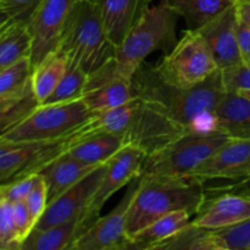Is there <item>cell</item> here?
I'll return each instance as SVG.
<instances>
[{
    "label": "cell",
    "mask_w": 250,
    "mask_h": 250,
    "mask_svg": "<svg viewBox=\"0 0 250 250\" xmlns=\"http://www.w3.org/2000/svg\"><path fill=\"white\" fill-rule=\"evenodd\" d=\"M132 88L136 97L167 115L186 131L217 129L215 111L226 93L221 70L199 84L181 87L166 81L156 66L142 63L132 76Z\"/></svg>",
    "instance_id": "obj_1"
},
{
    "label": "cell",
    "mask_w": 250,
    "mask_h": 250,
    "mask_svg": "<svg viewBox=\"0 0 250 250\" xmlns=\"http://www.w3.org/2000/svg\"><path fill=\"white\" fill-rule=\"evenodd\" d=\"M84 126L89 133L117 134L126 146H136L146 155L160 150L187 132L171 117L138 97L116 109L95 114Z\"/></svg>",
    "instance_id": "obj_2"
},
{
    "label": "cell",
    "mask_w": 250,
    "mask_h": 250,
    "mask_svg": "<svg viewBox=\"0 0 250 250\" xmlns=\"http://www.w3.org/2000/svg\"><path fill=\"white\" fill-rule=\"evenodd\" d=\"M204 203V185L199 180L141 176L126 215V237L132 238L141 229L170 212L186 210L194 216Z\"/></svg>",
    "instance_id": "obj_3"
},
{
    "label": "cell",
    "mask_w": 250,
    "mask_h": 250,
    "mask_svg": "<svg viewBox=\"0 0 250 250\" xmlns=\"http://www.w3.org/2000/svg\"><path fill=\"white\" fill-rule=\"evenodd\" d=\"M55 50L70 65L87 75L116 56V46L107 39L94 0H78L71 11Z\"/></svg>",
    "instance_id": "obj_4"
},
{
    "label": "cell",
    "mask_w": 250,
    "mask_h": 250,
    "mask_svg": "<svg viewBox=\"0 0 250 250\" xmlns=\"http://www.w3.org/2000/svg\"><path fill=\"white\" fill-rule=\"evenodd\" d=\"M178 14L161 0L159 5L149 7L136 26L129 31L121 45L116 48L119 70L132 80L146 56L156 50L170 53L176 45V26Z\"/></svg>",
    "instance_id": "obj_5"
},
{
    "label": "cell",
    "mask_w": 250,
    "mask_h": 250,
    "mask_svg": "<svg viewBox=\"0 0 250 250\" xmlns=\"http://www.w3.org/2000/svg\"><path fill=\"white\" fill-rule=\"evenodd\" d=\"M229 141L231 138L220 129L187 131L160 150L146 155L139 176L190 177L202 164Z\"/></svg>",
    "instance_id": "obj_6"
},
{
    "label": "cell",
    "mask_w": 250,
    "mask_h": 250,
    "mask_svg": "<svg viewBox=\"0 0 250 250\" xmlns=\"http://www.w3.org/2000/svg\"><path fill=\"white\" fill-rule=\"evenodd\" d=\"M93 116L83 99L37 105L23 119L0 132V138L11 142L55 141L73 134Z\"/></svg>",
    "instance_id": "obj_7"
},
{
    "label": "cell",
    "mask_w": 250,
    "mask_h": 250,
    "mask_svg": "<svg viewBox=\"0 0 250 250\" xmlns=\"http://www.w3.org/2000/svg\"><path fill=\"white\" fill-rule=\"evenodd\" d=\"M156 70L173 84L193 87L207 81L220 68L202 34L187 29Z\"/></svg>",
    "instance_id": "obj_8"
},
{
    "label": "cell",
    "mask_w": 250,
    "mask_h": 250,
    "mask_svg": "<svg viewBox=\"0 0 250 250\" xmlns=\"http://www.w3.org/2000/svg\"><path fill=\"white\" fill-rule=\"evenodd\" d=\"M82 134V127L71 136L45 142H11L0 138V185L39 173L65 153Z\"/></svg>",
    "instance_id": "obj_9"
},
{
    "label": "cell",
    "mask_w": 250,
    "mask_h": 250,
    "mask_svg": "<svg viewBox=\"0 0 250 250\" xmlns=\"http://www.w3.org/2000/svg\"><path fill=\"white\" fill-rule=\"evenodd\" d=\"M78 0H43L27 22L33 68L55 51L63 26Z\"/></svg>",
    "instance_id": "obj_10"
},
{
    "label": "cell",
    "mask_w": 250,
    "mask_h": 250,
    "mask_svg": "<svg viewBox=\"0 0 250 250\" xmlns=\"http://www.w3.org/2000/svg\"><path fill=\"white\" fill-rule=\"evenodd\" d=\"M146 158V154L141 149L132 146H125L105 164L106 170L104 176L84 209V215L90 224L93 225L99 219L100 211L105 203L117 190L139 176Z\"/></svg>",
    "instance_id": "obj_11"
},
{
    "label": "cell",
    "mask_w": 250,
    "mask_h": 250,
    "mask_svg": "<svg viewBox=\"0 0 250 250\" xmlns=\"http://www.w3.org/2000/svg\"><path fill=\"white\" fill-rule=\"evenodd\" d=\"M134 97L132 80L120 72L116 59H112L88 75L82 99L95 115L116 109Z\"/></svg>",
    "instance_id": "obj_12"
},
{
    "label": "cell",
    "mask_w": 250,
    "mask_h": 250,
    "mask_svg": "<svg viewBox=\"0 0 250 250\" xmlns=\"http://www.w3.org/2000/svg\"><path fill=\"white\" fill-rule=\"evenodd\" d=\"M141 182V176L128 183L126 194L114 210L99 217L89 229L75 239L67 250H107L126 237V215L133 195Z\"/></svg>",
    "instance_id": "obj_13"
},
{
    "label": "cell",
    "mask_w": 250,
    "mask_h": 250,
    "mask_svg": "<svg viewBox=\"0 0 250 250\" xmlns=\"http://www.w3.org/2000/svg\"><path fill=\"white\" fill-rule=\"evenodd\" d=\"M250 175V139H231L190 177L200 182L236 181Z\"/></svg>",
    "instance_id": "obj_14"
},
{
    "label": "cell",
    "mask_w": 250,
    "mask_h": 250,
    "mask_svg": "<svg viewBox=\"0 0 250 250\" xmlns=\"http://www.w3.org/2000/svg\"><path fill=\"white\" fill-rule=\"evenodd\" d=\"M106 165L98 166L95 170L88 176H85L82 181L73 186L72 188L61 194L58 199L46 207L43 216L39 219L34 229H46L58 225L65 224L73 217L78 216L84 211L90 198L93 197L97 190L103 176H104Z\"/></svg>",
    "instance_id": "obj_15"
},
{
    "label": "cell",
    "mask_w": 250,
    "mask_h": 250,
    "mask_svg": "<svg viewBox=\"0 0 250 250\" xmlns=\"http://www.w3.org/2000/svg\"><path fill=\"white\" fill-rule=\"evenodd\" d=\"M237 4L198 29L209 45L220 70L242 65L237 39Z\"/></svg>",
    "instance_id": "obj_16"
},
{
    "label": "cell",
    "mask_w": 250,
    "mask_h": 250,
    "mask_svg": "<svg viewBox=\"0 0 250 250\" xmlns=\"http://www.w3.org/2000/svg\"><path fill=\"white\" fill-rule=\"evenodd\" d=\"M151 0H94L107 39L121 45L137 22L149 10Z\"/></svg>",
    "instance_id": "obj_17"
},
{
    "label": "cell",
    "mask_w": 250,
    "mask_h": 250,
    "mask_svg": "<svg viewBox=\"0 0 250 250\" xmlns=\"http://www.w3.org/2000/svg\"><path fill=\"white\" fill-rule=\"evenodd\" d=\"M248 219L250 198L224 193L205 197V203L192 222L195 226L214 231Z\"/></svg>",
    "instance_id": "obj_18"
},
{
    "label": "cell",
    "mask_w": 250,
    "mask_h": 250,
    "mask_svg": "<svg viewBox=\"0 0 250 250\" xmlns=\"http://www.w3.org/2000/svg\"><path fill=\"white\" fill-rule=\"evenodd\" d=\"M100 166V165H99ZM98 166L89 165L65 151L41 171L46 187L48 205L77 185Z\"/></svg>",
    "instance_id": "obj_19"
},
{
    "label": "cell",
    "mask_w": 250,
    "mask_h": 250,
    "mask_svg": "<svg viewBox=\"0 0 250 250\" xmlns=\"http://www.w3.org/2000/svg\"><path fill=\"white\" fill-rule=\"evenodd\" d=\"M90 226L92 224L83 211L65 224L46 229H33L22 242L21 250H67Z\"/></svg>",
    "instance_id": "obj_20"
},
{
    "label": "cell",
    "mask_w": 250,
    "mask_h": 250,
    "mask_svg": "<svg viewBox=\"0 0 250 250\" xmlns=\"http://www.w3.org/2000/svg\"><path fill=\"white\" fill-rule=\"evenodd\" d=\"M84 125L80 138L66 150L73 158L89 165H104L126 146L124 139L117 134L109 132L88 133Z\"/></svg>",
    "instance_id": "obj_21"
},
{
    "label": "cell",
    "mask_w": 250,
    "mask_h": 250,
    "mask_svg": "<svg viewBox=\"0 0 250 250\" xmlns=\"http://www.w3.org/2000/svg\"><path fill=\"white\" fill-rule=\"evenodd\" d=\"M216 128L231 139H250V99L241 93L226 92L215 111Z\"/></svg>",
    "instance_id": "obj_22"
},
{
    "label": "cell",
    "mask_w": 250,
    "mask_h": 250,
    "mask_svg": "<svg viewBox=\"0 0 250 250\" xmlns=\"http://www.w3.org/2000/svg\"><path fill=\"white\" fill-rule=\"evenodd\" d=\"M187 22L188 29L198 31L217 15L236 5L233 0H163Z\"/></svg>",
    "instance_id": "obj_23"
},
{
    "label": "cell",
    "mask_w": 250,
    "mask_h": 250,
    "mask_svg": "<svg viewBox=\"0 0 250 250\" xmlns=\"http://www.w3.org/2000/svg\"><path fill=\"white\" fill-rule=\"evenodd\" d=\"M32 39L27 22L10 20L0 28V72L31 55Z\"/></svg>",
    "instance_id": "obj_24"
},
{
    "label": "cell",
    "mask_w": 250,
    "mask_h": 250,
    "mask_svg": "<svg viewBox=\"0 0 250 250\" xmlns=\"http://www.w3.org/2000/svg\"><path fill=\"white\" fill-rule=\"evenodd\" d=\"M67 68L68 61L58 50L49 54L41 63L33 68L32 90L39 105L48 99L61 78L65 76Z\"/></svg>",
    "instance_id": "obj_25"
},
{
    "label": "cell",
    "mask_w": 250,
    "mask_h": 250,
    "mask_svg": "<svg viewBox=\"0 0 250 250\" xmlns=\"http://www.w3.org/2000/svg\"><path fill=\"white\" fill-rule=\"evenodd\" d=\"M190 217L192 215L186 210L170 212V214L155 220L153 224L141 229L138 233H136L129 239L146 244V246H155L188 226L190 224Z\"/></svg>",
    "instance_id": "obj_26"
},
{
    "label": "cell",
    "mask_w": 250,
    "mask_h": 250,
    "mask_svg": "<svg viewBox=\"0 0 250 250\" xmlns=\"http://www.w3.org/2000/svg\"><path fill=\"white\" fill-rule=\"evenodd\" d=\"M220 246L211 229L198 227L190 221L170 238L153 247V250H212Z\"/></svg>",
    "instance_id": "obj_27"
},
{
    "label": "cell",
    "mask_w": 250,
    "mask_h": 250,
    "mask_svg": "<svg viewBox=\"0 0 250 250\" xmlns=\"http://www.w3.org/2000/svg\"><path fill=\"white\" fill-rule=\"evenodd\" d=\"M33 65L29 56L0 72V97H21L32 90Z\"/></svg>",
    "instance_id": "obj_28"
},
{
    "label": "cell",
    "mask_w": 250,
    "mask_h": 250,
    "mask_svg": "<svg viewBox=\"0 0 250 250\" xmlns=\"http://www.w3.org/2000/svg\"><path fill=\"white\" fill-rule=\"evenodd\" d=\"M87 78L88 75L82 68L68 63V68L65 76L61 78L59 84L56 85L55 89L53 90V93L49 95V98L43 104H63V103H71L82 99Z\"/></svg>",
    "instance_id": "obj_29"
},
{
    "label": "cell",
    "mask_w": 250,
    "mask_h": 250,
    "mask_svg": "<svg viewBox=\"0 0 250 250\" xmlns=\"http://www.w3.org/2000/svg\"><path fill=\"white\" fill-rule=\"evenodd\" d=\"M37 105L33 90L21 97H0V132L23 119Z\"/></svg>",
    "instance_id": "obj_30"
},
{
    "label": "cell",
    "mask_w": 250,
    "mask_h": 250,
    "mask_svg": "<svg viewBox=\"0 0 250 250\" xmlns=\"http://www.w3.org/2000/svg\"><path fill=\"white\" fill-rule=\"evenodd\" d=\"M212 233L220 246L229 250H250V219L214 229Z\"/></svg>",
    "instance_id": "obj_31"
},
{
    "label": "cell",
    "mask_w": 250,
    "mask_h": 250,
    "mask_svg": "<svg viewBox=\"0 0 250 250\" xmlns=\"http://www.w3.org/2000/svg\"><path fill=\"white\" fill-rule=\"evenodd\" d=\"M21 244L14 226L11 203L0 189V250H21Z\"/></svg>",
    "instance_id": "obj_32"
},
{
    "label": "cell",
    "mask_w": 250,
    "mask_h": 250,
    "mask_svg": "<svg viewBox=\"0 0 250 250\" xmlns=\"http://www.w3.org/2000/svg\"><path fill=\"white\" fill-rule=\"evenodd\" d=\"M24 202H26L27 208H28L32 221H33L34 226H36V224L39 221V219L43 216L44 211H45L46 207H48L46 187L41 173L37 175L36 183H34L33 188H32V190L29 192V194L27 195Z\"/></svg>",
    "instance_id": "obj_33"
},
{
    "label": "cell",
    "mask_w": 250,
    "mask_h": 250,
    "mask_svg": "<svg viewBox=\"0 0 250 250\" xmlns=\"http://www.w3.org/2000/svg\"><path fill=\"white\" fill-rule=\"evenodd\" d=\"M222 71V81L226 92L239 93L250 90V67L238 65L225 68Z\"/></svg>",
    "instance_id": "obj_34"
},
{
    "label": "cell",
    "mask_w": 250,
    "mask_h": 250,
    "mask_svg": "<svg viewBox=\"0 0 250 250\" xmlns=\"http://www.w3.org/2000/svg\"><path fill=\"white\" fill-rule=\"evenodd\" d=\"M43 0H0V5L12 20L28 22Z\"/></svg>",
    "instance_id": "obj_35"
},
{
    "label": "cell",
    "mask_w": 250,
    "mask_h": 250,
    "mask_svg": "<svg viewBox=\"0 0 250 250\" xmlns=\"http://www.w3.org/2000/svg\"><path fill=\"white\" fill-rule=\"evenodd\" d=\"M37 175L27 176V177L20 178V180L14 181V182L6 183V185H0V189H1L4 197L9 200L10 203L21 202V200H26L27 195L33 188L34 183H36Z\"/></svg>",
    "instance_id": "obj_36"
},
{
    "label": "cell",
    "mask_w": 250,
    "mask_h": 250,
    "mask_svg": "<svg viewBox=\"0 0 250 250\" xmlns=\"http://www.w3.org/2000/svg\"><path fill=\"white\" fill-rule=\"evenodd\" d=\"M11 210L15 229H16L17 237L22 243L23 239L29 234V232L33 229L34 224L32 221V217L29 215L28 208H27L24 200L11 203Z\"/></svg>",
    "instance_id": "obj_37"
},
{
    "label": "cell",
    "mask_w": 250,
    "mask_h": 250,
    "mask_svg": "<svg viewBox=\"0 0 250 250\" xmlns=\"http://www.w3.org/2000/svg\"><path fill=\"white\" fill-rule=\"evenodd\" d=\"M237 39L242 65L250 67V26L242 21L239 17L237 23Z\"/></svg>",
    "instance_id": "obj_38"
},
{
    "label": "cell",
    "mask_w": 250,
    "mask_h": 250,
    "mask_svg": "<svg viewBox=\"0 0 250 250\" xmlns=\"http://www.w3.org/2000/svg\"><path fill=\"white\" fill-rule=\"evenodd\" d=\"M153 247L154 246H146V244L138 243V242L126 238L125 241L120 242L119 244L107 250H153Z\"/></svg>",
    "instance_id": "obj_39"
},
{
    "label": "cell",
    "mask_w": 250,
    "mask_h": 250,
    "mask_svg": "<svg viewBox=\"0 0 250 250\" xmlns=\"http://www.w3.org/2000/svg\"><path fill=\"white\" fill-rule=\"evenodd\" d=\"M238 17L250 26V2L249 4H237Z\"/></svg>",
    "instance_id": "obj_40"
},
{
    "label": "cell",
    "mask_w": 250,
    "mask_h": 250,
    "mask_svg": "<svg viewBox=\"0 0 250 250\" xmlns=\"http://www.w3.org/2000/svg\"><path fill=\"white\" fill-rule=\"evenodd\" d=\"M10 20H11V17L7 15V12L5 11V10L1 7V5H0V28H1L6 22H9Z\"/></svg>",
    "instance_id": "obj_41"
},
{
    "label": "cell",
    "mask_w": 250,
    "mask_h": 250,
    "mask_svg": "<svg viewBox=\"0 0 250 250\" xmlns=\"http://www.w3.org/2000/svg\"><path fill=\"white\" fill-rule=\"evenodd\" d=\"M236 4H249L250 0H233Z\"/></svg>",
    "instance_id": "obj_42"
},
{
    "label": "cell",
    "mask_w": 250,
    "mask_h": 250,
    "mask_svg": "<svg viewBox=\"0 0 250 250\" xmlns=\"http://www.w3.org/2000/svg\"><path fill=\"white\" fill-rule=\"evenodd\" d=\"M241 94H243L244 97H247L248 99H250V90H243V92H239Z\"/></svg>",
    "instance_id": "obj_43"
},
{
    "label": "cell",
    "mask_w": 250,
    "mask_h": 250,
    "mask_svg": "<svg viewBox=\"0 0 250 250\" xmlns=\"http://www.w3.org/2000/svg\"><path fill=\"white\" fill-rule=\"evenodd\" d=\"M212 250H229V249L226 248V247H224V246H217V247H215Z\"/></svg>",
    "instance_id": "obj_44"
}]
</instances>
